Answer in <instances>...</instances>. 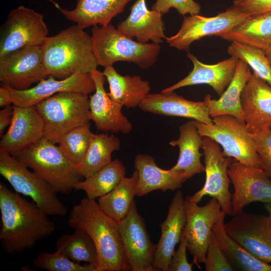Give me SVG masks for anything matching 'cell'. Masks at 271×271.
<instances>
[{
	"label": "cell",
	"instance_id": "36",
	"mask_svg": "<svg viewBox=\"0 0 271 271\" xmlns=\"http://www.w3.org/2000/svg\"><path fill=\"white\" fill-rule=\"evenodd\" d=\"M228 54L241 60L250 67L255 74L271 86V64L265 52L257 48L236 42H231Z\"/></svg>",
	"mask_w": 271,
	"mask_h": 271
},
{
	"label": "cell",
	"instance_id": "21",
	"mask_svg": "<svg viewBox=\"0 0 271 271\" xmlns=\"http://www.w3.org/2000/svg\"><path fill=\"white\" fill-rule=\"evenodd\" d=\"M139 107L145 112L185 117L208 124H213L208 107L204 101L189 100L174 91L149 93Z\"/></svg>",
	"mask_w": 271,
	"mask_h": 271
},
{
	"label": "cell",
	"instance_id": "30",
	"mask_svg": "<svg viewBox=\"0 0 271 271\" xmlns=\"http://www.w3.org/2000/svg\"><path fill=\"white\" fill-rule=\"evenodd\" d=\"M220 37L265 52L271 46V12L251 16Z\"/></svg>",
	"mask_w": 271,
	"mask_h": 271
},
{
	"label": "cell",
	"instance_id": "34",
	"mask_svg": "<svg viewBox=\"0 0 271 271\" xmlns=\"http://www.w3.org/2000/svg\"><path fill=\"white\" fill-rule=\"evenodd\" d=\"M138 181V173L135 170L131 177H124L112 190L98 198L100 208L117 222L123 219L136 196Z\"/></svg>",
	"mask_w": 271,
	"mask_h": 271
},
{
	"label": "cell",
	"instance_id": "1",
	"mask_svg": "<svg viewBox=\"0 0 271 271\" xmlns=\"http://www.w3.org/2000/svg\"><path fill=\"white\" fill-rule=\"evenodd\" d=\"M0 240L11 255L31 249L56 230L55 223L35 203L0 183Z\"/></svg>",
	"mask_w": 271,
	"mask_h": 271
},
{
	"label": "cell",
	"instance_id": "28",
	"mask_svg": "<svg viewBox=\"0 0 271 271\" xmlns=\"http://www.w3.org/2000/svg\"><path fill=\"white\" fill-rule=\"evenodd\" d=\"M102 73L109 84L108 95L126 108L139 107L150 93L149 82L139 76H122L112 66L104 67Z\"/></svg>",
	"mask_w": 271,
	"mask_h": 271
},
{
	"label": "cell",
	"instance_id": "4",
	"mask_svg": "<svg viewBox=\"0 0 271 271\" xmlns=\"http://www.w3.org/2000/svg\"><path fill=\"white\" fill-rule=\"evenodd\" d=\"M91 39L98 65L104 67L125 61L147 69L156 63L161 51L159 44L133 41L110 24L93 26Z\"/></svg>",
	"mask_w": 271,
	"mask_h": 271
},
{
	"label": "cell",
	"instance_id": "5",
	"mask_svg": "<svg viewBox=\"0 0 271 271\" xmlns=\"http://www.w3.org/2000/svg\"><path fill=\"white\" fill-rule=\"evenodd\" d=\"M47 181L57 193L70 194L82 177L59 146L44 137L17 157Z\"/></svg>",
	"mask_w": 271,
	"mask_h": 271
},
{
	"label": "cell",
	"instance_id": "45",
	"mask_svg": "<svg viewBox=\"0 0 271 271\" xmlns=\"http://www.w3.org/2000/svg\"><path fill=\"white\" fill-rule=\"evenodd\" d=\"M12 104L13 100L9 91L3 85L0 87V107H5Z\"/></svg>",
	"mask_w": 271,
	"mask_h": 271
},
{
	"label": "cell",
	"instance_id": "47",
	"mask_svg": "<svg viewBox=\"0 0 271 271\" xmlns=\"http://www.w3.org/2000/svg\"><path fill=\"white\" fill-rule=\"evenodd\" d=\"M267 57L268 58L270 64H271V46L265 52Z\"/></svg>",
	"mask_w": 271,
	"mask_h": 271
},
{
	"label": "cell",
	"instance_id": "18",
	"mask_svg": "<svg viewBox=\"0 0 271 271\" xmlns=\"http://www.w3.org/2000/svg\"><path fill=\"white\" fill-rule=\"evenodd\" d=\"M9 91L14 105L28 107L35 106L42 100L61 92L68 91L88 95L95 91L90 73H77L63 79L49 76L29 89L19 90L3 85Z\"/></svg>",
	"mask_w": 271,
	"mask_h": 271
},
{
	"label": "cell",
	"instance_id": "9",
	"mask_svg": "<svg viewBox=\"0 0 271 271\" xmlns=\"http://www.w3.org/2000/svg\"><path fill=\"white\" fill-rule=\"evenodd\" d=\"M48 33L43 14L23 6L12 10L1 35L0 59L25 47L41 46Z\"/></svg>",
	"mask_w": 271,
	"mask_h": 271
},
{
	"label": "cell",
	"instance_id": "19",
	"mask_svg": "<svg viewBox=\"0 0 271 271\" xmlns=\"http://www.w3.org/2000/svg\"><path fill=\"white\" fill-rule=\"evenodd\" d=\"M44 137V122L35 106L14 105L12 120L8 130L2 136L0 150L16 158Z\"/></svg>",
	"mask_w": 271,
	"mask_h": 271
},
{
	"label": "cell",
	"instance_id": "3",
	"mask_svg": "<svg viewBox=\"0 0 271 271\" xmlns=\"http://www.w3.org/2000/svg\"><path fill=\"white\" fill-rule=\"evenodd\" d=\"M83 29L76 24L47 38L41 47L48 76L63 79L97 69L91 36Z\"/></svg>",
	"mask_w": 271,
	"mask_h": 271
},
{
	"label": "cell",
	"instance_id": "7",
	"mask_svg": "<svg viewBox=\"0 0 271 271\" xmlns=\"http://www.w3.org/2000/svg\"><path fill=\"white\" fill-rule=\"evenodd\" d=\"M17 158L0 150V174L15 192L31 198L48 215L64 216L67 209L54 188Z\"/></svg>",
	"mask_w": 271,
	"mask_h": 271
},
{
	"label": "cell",
	"instance_id": "33",
	"mask_svg": "<svg viewBox=\"0 0 271 271\" xmlns=\"http://www.w3.org/2000/svg\"><path fill=\"white\" fill-rule=\"evenodd\" d=\"M125 175V168L118 159L112 160L91 176L80 180L74 190L84 191L87 198L95 200L112 190Z\"/></svg>",
	"mask_w": 271,
	"mask_h": 271
},
{
	"label": "cell",
	"instance_id": "26",
	"mask_svg": "<svg viewBox=\"0 0 271 271\" xmlns=\"http://www.w3.org/2000/svg\"><path fill=\"white\" fill-rule=\"evenodd\" d=\"M49 1L66 19L84 29L109 24L131 0H77L76 7L71 10L62 9L52 0Z\"/></svg>",
	"mask_w": 271,
	"mask_h": 271
},
{
	"label": "cell",
	"instance_id": "38",
	"mask_svg": "<svg viewBox=\"0 0 271 271\" xmlns=\"http://www.w3.org/2000/svg\"><path fill=\"white\" fill-rule=\"evenodd\" d=\"M33 266L48 271H96V266L75 262L57 250L41 252L33 261Z\"/></svg>",
	"mask_w": 271,
	"mask_h": 271
},
{
	"label": "cell",
	"instance_id": "2",
	"mask_svg": "<svg viewBox=\"0 0 271 271\" xmlns=\"http://www.w3.org/2000/svg\"><path fill=\"white\" fill-rule=\"evenodd\" d=\"M72 228H81L89 234L96 247V271L129 270L118 223L107 215L95 200L82 199L71 210L68 219Z\"/></svg>",
	"mask_w": 271,
	"mask_h": 271
},
{
	"label": "cell",
	"instance_id": "15",
	"mask_svg": "<svg viewBox=\"0 0 271 271\" xmlns=\"http://www.w3.org/2000/svg\"><path fill=\"white\" fill-rule=\"evenodd\" d=\"M47 76L41 46L25 47L0 59V81L13 89H29Z\"/></svg>",
	"mask_w": 271,
	"mask_h": 271
},
{
	"label": "cell",
	"instance_id": "22",
	"mask_svg": "<svg viewBox=\"0 0 271 271\" xmlns=\"http://www.w3.org/2000/svg\"><path fill=\"white\" fill-rule=\"evenodd\" d=\"M184 201L182 192L178 191L172 199L166 218L160 224L161 235L156 245L154 271H168L175 246L180 242L186 222Z\"/></svg>",
	"mask_w": 271,
	"mask_h": 271
},
{
	"label": "cell",
	"instance_id": "12",
	"mask_svg": "<svg viewBox=\"0 0 271 271\" xmlns=\"http://www.w3.org/2000/svg\"><path fill=\"white\" fill-rule=\"evenodd\" d=\"M184 208L186 222L183 233L187 249L193 256V263L201 268L199 263H204L212 228L225 213L214 198L204 206H200L186 197Z\"/></svg>",
	"mask_w": 271,
	"mask_h": 271
},
{
	"label": "cell",
	"instance_id": "23",
	"mask_svg": "<svg viewBox=\"0 0 271 271\" xmlns=\"http://www.w3.org/2000/svg\"><path fill=\"white\" fill-rule=\"evenodd\" d=\"M187 57L193 64V68L185 78L161 91L165 93L188 86L207 84L220 96L231 82L235 72L238 59L231 56L214 64H206L196 56L188 53Z\"/></svg>",
	"mask_w": 271,
	"mask_h": 271
},
{
	"label": "cell",
	"instance_id": "31",
	"mask_svg": "<svg viewBox=\"0 0 271 271\" xmlns=\"http://www.w3.org/2000/svg\"><path fill=\"white\" fill-rule=\"evenodd\" d=\"M225 215L221 216L212 231L221 249L235 270L271 271V264L254 257L227 234L224 226Z\"/></svg>",
	"mask_w": 271,
	"mask_h": 271
},
{
	"label": "cell",
	"instance_id": "11",
	"mask_svg": "<svg viewBox=\"0 0 271 271\" xmlns=\"http://www.w3.org/2000/svg\"><path fill=\"white\" fill-rule=\"evenodd\" d=\"M251 17L232 6L214 17L198 14L185 17L178 32L166 37L170 46L181 51H188L194 41L206 36H220Z\"/></svg>",
	"mask_w": 271,
	"mask_h": 271
},
{
	"label": "cell",
	"instance_id": "8",
	"mask_svg": "<svg viewBox=\"0 0 271 271\" xmlns=\"http://www.w3.org/2000/svg\"><path fill=\"white\" fill-rule=\"evenodd\" d=\"M213 124L194 120L202 137H208L220 145L225 157H232L244 165L261 168L255 142L245 124L230 115L212 118Z\"/></svg>",
	"mask_w": 271,
	"mask_h": 271
},
{
	"label": "cell",
	"instance_id": "41",
	"mask_svg": "<svg viewBox=\"0 0 271 271\" xmlns=\"http://www.w3.org/2000/svg\"><path fill=\"white\" fill-rule=\"evenodd\" d=\"M175 9L182 16L198 14L201 11L200 5L194 0H156L152 10L166 14L170 9Z\"/></svg>",
	"mask_w": 271,
	"mask_h": 271
},
{
	"label": "cell",
	"instance_id": "46",
	"mask_svg": "<svg viewBox=\"0 0 271 271\" xmlns=\"http://www.w3.org/2000/svg\"><path fill=\"white\" fill-rule=\"evenodd\" d=\"M264 208L267 212V216L271 223V203H264Z\"/></svg>",
	"mask_w": 271,
	"mask_h": 271
},
{
	"label": "cell",
	"instance_id": "39",
	"mask_svg": "<svg viewBox=\"0 0 271 271\" xmlns=\"http://www.w3.org/2000/svg\"><path fill=\"white\" fill-rule=\"evenodd\" d=\"M206 271H234L221 249L212 231L204 261Z\"/></svg>",
	"mask_w": 271,
	"mask_h": 271
},
{
	"label": "cell",
	"instance_id": "14",
	"mask_svg": "<svg viewBox=\"0 0 271 271\" xmlns=\"http://www.w3.org/2000/svg\"><path fill=\"white\" fill-rule=\"evenodd\" d=\"M118 223L129 269L154 271L156 245L150 239L145 222L138 212L134 200L127 215Z\"/></svg>",
	"mask_w": 271,
	"mask_h": 271
},
{
	"label": "cell",
	"instance_id": "13",
	"mask_svg": "<svg viewBox=\"0 0 271 271\" xmlns=\"http://www.w3.org/2000/svg\"><path fill=\"white\" fill-rule=\"evenodd\" d=\"M224 226L227 234L256 258L271 263V223L267 216L239 212Z\"/></svg>",
	"mask_w": 271,
	"mask_h": 271
},
{
	"label": "cell",
	"instance_id": "6",
	"mask_svg": "<svg viewBox=\"0 0 271 271\" xmlns=\"http://www.w3.org/2000/svg\"><path fill=\"white\" fill-rule=\"evenodd\" d=\"M44 124V137L54 144L71 129L89 124L87 94L61 92L35 105Z\"/></svg>",
	"mask_w": 271,
	"mask_h": 271
},
{
	"label": "cell",
	"instance_id": "32",
	"mask_svg": "<svg viewBox=\"0 0 271 271\" xmlns=\"http://www.w3.org/2000/svg\"><path fill=\"white\" fill-rule=\"evenodd\" d=\"M119 139L113 134H93L81 163L76 166L82 177L86 178L112 161V154L120 149Z\"/></svg>",
	"mask_w": 271,
	"mask_h": 271
},
{
	"label": "cell",
	"instance_id": "43",
	"mask_svg": "<svg viewBox=\"0 0 271 271\" xmlns=\"http://www.w3.org/2000/svg\"><path fill=\"white\" fill-rule=\"evenodd\" d=\"M232 7L253 16L271 12V0H233Z\"/></svg>",
	"mask_w": 271,
	"mask_h": 271
},
{
	"label": "cell",
	"instance_id": "44",
	"mask_svg": "<svg viewBox=\"0 0 271 271\" xmlns=\"http://www.w3.org/2000/svg\"><path fill=\"white\" fill-rule=\"evenodd\" d=\"M14 105L3 107L0 111V135L2 136L5 128L10 125L13 116Z\"/></svg>",
	"mask_w": 271,
	"mask_h": 271
},
{
	"label": "cell",
	"instance_id": "25",
	"mask_svg": "<svg viewBox=\"0 0 271 271\" xmlns=\"http://www.w3.org/2000/svg\"><path fill=\"white\" fill-rule=\"evenodd\" d=\"M162 14L149 10L146 0H137L130 8L129 16L118 24L117 29L129 38L136 37L140 43L151 41L159 44L166 38Z\"/></svg>",
	"mask_w": 271,
	"mask_h": 271
},
{
	"label": "cell",
	"instance_id": "27",
	"mask_svg": "<svg viewBox=\"0 0 271 271\" xmlns=\"http://www.w3.org/2000/svg\"><path fill=\"white\" fill-rule=\"evenodd\" d=\"M251 73L248 65L238 59L234 76L220 98L213 99L209 94L205 96L204 101L208 107L211 118L219 115H230L245 124L241 95Z\"/></svg>",
	"mask_w": 271,
	"mask_h": 271
},
{
	"label": "cell",
	"instance_id": "40",
	"mask_svg": "<svg viewBox=\"0 0 271 271\" xmlns=\"http://www.w3.org/2000/svg\"><path fill=\"white\" fill-rule=\"evenodd\" d=\"M249 133L255 142V149L261 163V168L271 180V128Z\"/></svg>",
	"mask_w": 271,
	"mask_h": 271
},
{
	"label": "cell",
	"instance_id": "42",
	"mask_svg": "<svg viewBox=\"0 0 271 271\" xmlns=\"http://www.w3.org/2000/svg\"><path fill=\"white\" fill-rule=\"evenodd\" d=\"M187 241L184 234L182 233L178 249L175 250L171 258L168 271H191L194 264L190 263L187 258Z\"/></svg>",
	"mask_w": 271,
	"mask_h": 271
},
{
	"label": "cell",
	"instance_id": "10",
	"mask_svg": "<svg viewBox=\"0 0 271 271\" xmlns=\"http://www.w3.org/2000/svg\"><path fill=\"white\" fill-rule=\"evenodd\" d=\"M201 148L204 158L205 183L200 190L187 198L196 203L206 196L214 198L221 210L226 215H232V194L229 191L230 180L228 175L231 158L223 156L219 144L209 138L202 137Z\"/></svg>",
	"mask_w": 271,
	"mask_h": 271
},
{
	"label": "cell",
	"instance_id": "17",
	"mask_svg": "<svg viewBox=\"0 0 271 271\" xmlns=\"http://www.w3.org/2000/svg\"><path fill=\"white\" fill-rule=\"evenodd\" d=\"M90 73L95 85V92L89 98L90 119L102 131L128 133L132 129V123L122 113L123 106L106 92L104 87L105 77L97 69Z\"/></svg>",
	"mask_w": 271,
	"mask_h": 271
},
{
	"label": "cell",
	"instance_id": "16",
	"mask_svg": "<svg viewBox=\"0 0 271 271\" xmlns=\"http://www.w3.org/2000/svg\"><path fill=\"white\" fill-rule=\"evenodd\" d=\"M228 175L234 186L232 215L252 202L271 203V180L261 168L231 162Z\"/></svg>",
	"mask_w": 271,
	"mask_h": 271
},
{
	"label": "cell",
	"instance_id": "37",
	"mask_svg": "<svg viewBox=\"0 0 271 271\" xmlns=\"http://www.w3.org/2000/svg\"><path fill=\"white\" fill-rule=\"evenodd\" d=\"M93 134L89 124L71 129L60 139L59 148L76 167L82 161Z\"/></svg>",
	"mask_w": 271,
	"mask_h": 271
},
{
	"label": "cell",
	"instance_id": "20",
	"mask_svg": "<svg viewBox=\"0 0 271 271\" xmlns=\"http://www.w3.org/2000/svg\"><path fill=\"white\" fill-rule=\"evenodd\" d=\"M241 104L249 132L271 128V86L254 72L242 91Z\"/></svg>",
	"mask_w": 271,
	"mask_h": 271
},
{
	"label": "cell",
	"instance_id": "24",
	"mask_svg": "<svg viewBox=\"0 0 271 271\" xmlns=\"http://www.w3.org/2000/svg\"><path fill=\"white\" fill-rule=\"evenodd\" d=\"M134 164L138 173L136 196L139 197L156 190H177L194 176L183 171L163 169L157 166L152 156L147 154L138 155Z\"/></svg>",
	"mask_w": 271,
	"mask_h": 271
},
{
	"label": "cell",
	"instance_id": "35",
	"mask_svg": "<svg viewBox=\"0 0 271 271\" xmlns=\"http://www.w3.org/2000/svg\"><path fill=\"white\" fill-rule=\"evenodd\" d=\"M56 250L75 262H84L97 268L96 247L89 234L81 228H75L72 234L62 235L56 242Z\"/></svg>",
	"mask_w": 271,
	"mask_h": 271
},
{
	"label": "cell",
	"instance_id": "29",
	"mask_svg": "<svg viewBox=\"0 0 271 271\" xmlns=\"http://www.w3.org/2000/svg\"><path fill=\"white\" fill-rule=\"evenodd\" d=\"M180 135L177 140H173L170 145L177 146L179 149L177 163L170 169L174 171H183L193 175L205 171V167L201 162L202 154L200 149L202 137L198 131L194 120H190L179 127Z\"/></svg>",
	"mask_w": 271,
	"mask_h": 271
}]
</instances>
